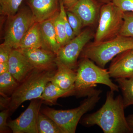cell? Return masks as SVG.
Returning a JSON list of instances; mask_svg holds the SVG:
<instances>
[{
    "label": "cell",
    "instance_id": "obj_3",
    "mask_svg": "<svg viewBox=\"0 0 133 133\" xmlns=\"http://www.w3.org/2000/svg\"><path fill=\"white\" fill-rule=\"evenodd\" d=\"M73 95L78 97L90 95L97 84L107 86L113 91H119L118 85L113 83L107 69L98 66L89 58H83L77 69Z\"/></svg>",
    "mask_w": 133,
    "mask_h": 133
},
{
    "label": "cell",
    "instance_id": "obj_18",
    "mask_svg": "<svg viewBox=\"0 0 133 133\" xmlns=\"http://www.w3.org/2000/svg\"><path fill=\"white\" fill-rule=\"evenodd\" d=\"M74 90H64L51 82L48 83L41 97L43 102L50 104H55L58 98L73 95Z\"/></svg>",
    "mask_w": 133,
    "mask_h": 133
},
{
    "label": "cell",
    "instance_id": "obj_14",
    "mask_svg": "<svg viewBox=\"0 0 133 133\" xmlns=\"http://www.w3.org/2000/svg\"><path fill=\"white\" fill-rule=\"evenodd\" d=\"M35 68L48 67L56 63V55L42 48L19 49Z\"/></svg>",
    "mask_w": 133,
    "mask_h": 133
},
{
    "label": "cell",
    "instance_id": "obj_26",
    "mask_svg": "<svg viewBox=\"0 0 133 133\" xmlns=\"http://www.w3.org/2000/svg\"><path fill=\"white\" fill-rule=\"evenodd\" d=\"M67 18L75 36L79 35L83 27V23L77 15L70 11H66Z\"/></svg>",
    "mask_w": 133,
    "mask_h": 133
},
{
    "label": "cell",
    "instance_id": "obj_28",
    "mask_svg": "<svg viewBox=\"0 0 133 133\" xmlns=\"http://www.w3.org/2000/svg\"><path fill=\"white\" fill-rule=\"evenodd\" d=\"M10 114L9 109L2 110L0 113V133H5L9 131L7 120Z\"/></svg>",
    "mask_w": 133,
    "mask_h": 133
},
{
    "label": "cell",
    "instance_id": "obj_12",
    "mask_svg": "<svg viewBox=\"0 0 133 133\" xmlns=\"http://www.w3.org/2000/svg\"><path fill=\"white\" fill-rule=\"evenodd\" d=\"M29 3L37 22L52 18L59 12L58 0H29Z\"/></svg>",
    "mask_w": 133,
    "mask_h": 133
},
{
    "label": "cell",
    "instance_id": "obj_20",
    "mask_svg": "<svg viewBox=\"0 0 133 133\" xmlns=\"http://www.w3.org/2000/svg\"><path fill=\"white\" fill-rule=\"evenodd\" d=\"M116 81L122 92L124 107L133 105V77L116 79Z\"/></svg>",
    "mask_w": 133,
    "mask_h": 133
},
{
    "label": "cell",
    "instance_id": "obj_19",
    "mask_svg": "<svg viewBox=\"0 0 133 133\" xmlns=\"http://www.w3.org/2000/svg\"><path fill=\"white\" fill-rule=\"evenodd\" d=\"M37 128L38 133H63L53 120L41 112L37 119Z\"/></svg>",
    "mask_w": 133,
    "mask_h": 133
},
{
    "label": "cell",
    "instance_id": "obj_32",
    "mask_svg": "<svg viewBox=\"0 0 133 133\" xmlns=\"http://www.w3.org/2000/svg\"><path fill=\"white\" fill-rule=\"evenodd\" d=\"M79 0H62L65 7L67 10L70 8L77 2Z\"/></svg>",
    "mask_w": 133,
    "mask_h": 133
},
{
    "label": "cell",
    "instance_id": "obj_13",
    "mask_svg": "<svg viewBox=\"0 0 133 133\" xmlns=\"http://www.w3.org/2000/svg\"><path fill=\"white\" fill-rule=\"evenodd\" d=\"M67 11L77 15L82 21L83 27L94 24L99 12L98 5L94 0H79Z\"/></svg>",
    "mask_w": 133,
    "mask_h": 133
},
{
    "label": "cell",
    "instance_id": "obj_21",
    "mask_svg": "<svg viewBox=\"0 0 133 133\" xmlns=\"http://www.w3.org/2000/svg\"><path fill=\"white\" fill-rule=\"evenodd\" d=\"M19 84L9 71L0 75L1 95L11 96Z\"/></svg>",
    "mask_w": 133,
    "mask_h": 133
},
{
    "label": "cell",
    "instance_id": "obj_9",
    "mask_svg": "<svg viewBox=\"0 0 133 133\" xmlns=\"http://www.w3.org/2000/svg\"><path fill=\"white\" fill-rule=\"evenodd\" d=\"M41 99L31 100L27 109L16 119L9 121V127L14 133H38L37 121L41 107Z\"/></svg>",
    "mask_w": 133,
    "mask_h": 133
},
{
    "label": "cell",
    "instance_id": "obj_24",
    "mask_svg": "<svg viewBox=\"0 0 133 133\" xmlns=\"http://www.w3.org/2000/svg\"><path fill=\"white\" fill-rule=\"evenodd\" d=\"M123 19L120 35L133 38V12H124Z\"/></svg>",
    "mask_w": 133,
    "mask_h": 133
},
{
    "label": "cell",
    "instance_id": "obj_23",
    "mask_svg": "<svg viewBox=\"0 0 133 133\" xmlns=\"http://www.w3.org/2000/svg\"><path fill=\"white\" fill-rule=\"evenodd\" d=\"M23 0H0L1 14L8 17L14 15L19 11Z\"/></svg>",
    "mask_w": 133,
    "mask_h": 133
},
{
    "label": "cell",
    "instance_id": "obj_5",
    "mask_svg": "<svg viewBox=\"0 0 133 133\" xmlns=\"http://www.w3.org/2000/svg\"><path fill=\"white\" fill-rule=\"evenodd\" d=\"M102 91L95 90L78 107L69 110L44 108L41 112L49 116L58 125L63 133H74L81 117L93 109L100 99Z\"/></svg>",
    "mask_w": 133,
    "mask_h": 133
},
{
    "label": "cell",
    "instance_id": "obj_1",
    "mask_svg": "<svg viewBox=\"0 0 133 133\" xmlns=\"http://www.w3.org/2000/svg\"><path fill=\"white\" fill-rule=\"evenodd\" d=\"M104 104L97 111L88 115L81 122L84 126L97 125L105 133H131L124 113L123 98H115L114 91L107 92Z\"/></svg>",
    "mask_w": 133,
    "mask_h": 133
},
{
    "label": "cell",
    "instance_id": "obj_22",
    "mask_svg": "<svg viewBox=\"0 0 133 133\" xmlns=\"http://www.w3.org/2000/svg\"><path fill=\"white\" fill-rule=\"evenodd\" d=\"M57 39L61 48L68 42L65 28L59 12L53 17Z\"/></svg>",
    "mask_w": 133,
    "mask_h": 133
},
{
    "label": "cell",
    "instance_id": "obj_27",
    "mask_svg": "<svg viewBox=\"0 0 133 133\" xmlns=\"http://www.w3.org/2000/svg\"><path fill=\"white\" fill-rule=\"evenodd\" d=\"M112 2L122 12H133V0H112Z\"/></svg>",
    "mask_w": 133,
    "mask_h": 133
},
{
    "label": "cell",
    "instance_id": "obj_8",
    "mask_svg": "<svg viewBox=\"0 0 133 133\" xmlns=\"http://www.w3.org/2000/svg\"><path fill=\"white\" fill-rule=\"evenodd\" d=\"M93 36L94 33L90 29H86L81 31L59 49L56 54V61L74 69L77 65L79 56Z\"/></svg>",
    "mask_w": 133,
    "mask_h": 133
},
{
    "label": "cell",
    "instance_id": "obj_10",
    "mask_svg": "<svg viewBox=\"0 0 133 133\" xmlns=\"http://www.w3.org/2000/svg\"><path fill=\"white\" fill-rule=\"evenodd\" d=\"M111 77L129 78L133 77V49L121 52L112 59L108 70Z\"/></svg>",
    "mask_w": 133,
    "mask_h": 133
},
{
    "label": "cell",
    "instance_id": "obj_6",
    "mask_svg": "<svg viewBox=\"0 0 133 133\" xmlns=\"http://www.w3.org/2000/svg\"><path fill=\"white\" fill-rule=\"evenodd\" d=\"M124 12L112 2L102 5L94 42L107 41L119 35L124 22Z\"/></svg>",
    "mask_w": 133,
    "mask_h": 133
},
{
    "label": "cell",
    "instance_id": "obj_31",
    "mask_svg": "<svg viewBox=\"0 0 133 133\" xmlns=\"http://www.w3.org/2000/svg\"><path fill=\"white\" fill-rule=\"evenodd\" d=\"M9 70L8 62L0 63V75L4 74Z\"/></svg>",
    "mask_w": 133,
    "mask_h": 133
},
{
    "label": "cell",
    "instance_id": "obj_17",
    "mask_svg": "<svg viewBox=\"0 0 133 133\" xmlns=\"http://www.w3.org/2000/svg\"><path fill=\"white\" fill-rule=\"evenodd\" d=\"M42 48L44 44L40 29L39 23H34L22 39L18 49Z\"/></svg>",
    "mask_w": 133,
    "mask_h": 133
},
{
    "label": "cell",
    "instance_id": "obj_29",
    "mask_svg": "<svg viewBox=\"0 0 133 133\" xmlns=\"http://www.w3.org/2000/svg\"><path fill=\"white\" fill-rule=\"evenodd\" d=\"M13 48L11 46L2 43L0 45V63L8 62Z\"/></svg>",
    "mask_w": 133,
    "mask_h": 133
},
{
    "label": "cell",
    "instance_id": "obj_15",
    "mask_svg": "<svg viewBox=\"0 0 133 133\" xmlns=\"http://www.w3.org/2000/svg\"><path fill=\"white\" fill-rule=\"evenodd\" d=\"M57 70L51 82L64 90H74L77 73L61 63L55 61Z\"/></svg>",
    "mask_w": 133,
    "mask_h": 133
},
{
    "label": "cell",
    "instance_id": "obj_4",
    "mask_svg": "<svg viewBox=\"0 0 133 133\" xmlns=\"http://www.w3.org/2000/svg\"><path fill=\"white\" fill-rule=\"evenodd\" d=\"M132 49L133 38L119 35L107 41L87 44L80 55L82 58H89L98 66L104 68L117 55Z\"/></svg>",
    "mask_w": 133,
    "mask_h": 133
},
{
    "label": "cell",
    "instance_id": "obj_2",
    "mask_svg": "<svg viewBox=\"0 0 133 133\" xmlns=\"http://www.w3.org/2000/svg\"><path fill=\"white\" fill-rule=\"evenodd\" d=\"M57 70L56 63L48 67L34 68L26 78L19 83L10 96V113L14 112L25 101L40 98Z\"/></svg>",
    "mask_w": 133,
    "mask_h": 133
},
{
    "label": "cell",
    "instance_id": "obj_7",
    "mask_svg": "<svg viewBox=\"0 0 133 133\" xmlns=\"http://www.w3.org/2000/svg\"><path fill=\"white\" fill-rule=\"evenodd\" d=\"M3 43L14 49H18L22 39L36 22L31 10L23 8L8 17Z\"/></svg>",
    "mask_w": 133,
    "mask_h": 133
},
{
    "label": "cell",
    "instance_id": "obj_25",
    "mask_svg": "<svg viewBox=\"0 0 133 133\" xmlns=\"http://www.w3.org/2000/svg\"><path fill=\"white\" fill-rule=\"evenodd\" d=\"M59 14L62 17L65 28L66 36H67V41L68 42L72 39L74 38L76 36L74 35V32L69 23V20L67 18L66 11L65 9V7L64 5L62 0H59Z\"/></svg>",
    "mask_w": 133,
    "mask_h": 133
},
{
    "label": "cell",
    "instance_id": "obj_11",
    "mask_svg": "<svg viewBox=\"0 0 133 133\" xmlns=\"http://www.w3.org/2000/svg\"><path fill=\"white\" fill-rule=\"evenodd\" d=\"M9 71L20 83L35 68L19 49H13L8 61Z\"/></svg>",
    "mask_w": 133,
    "mask_h": 133
},
{
    "label": "cell",
    "instance_id": "obj_16",
    "mask_svg": "<svg viewBox=\"0 0 133 133\" xmlns=\"http://www.w3.org/2000/svg\"><path fill=\"white\" fill-rule=\"evenodd\" d=\"M53 17L39 23V25L44 49L51 51L56 55L61 47L57 39Z\"/></svg>",
    "mask_w": 133,
    "mask_h": 133
},
{
    "label": "cell",
    "instance_id": "obj_30",
    "mask_svg": "<svg viewBox=\"0 0 133 133\" xmlns=\"http://www.w3.org/2000/svg\"><path fill=\"white\" fill-rule=\"evenodd\" d=\"M10 97L8 96L1 95L0 97V109L1 111L9 109L10 104Z\"/></svg>",
    "mask_w": 133,
    "mask_h": 133
},
{
    "label": "cell",
    "instance_id": "obj_34",
    "mask_svg": "<svg viewBox=\"0 0 133 133\" xmlns=\"http://www.w3.org/2000/svg\"><path fill=\"white\" fill-rule=\"evenodd\" d=\"M100 1L104 3H108L112 2V0H99Z\"/></svg>",
    "mask_w": 133,
    "mask_h": 133
},
{
    "label": "cell",
    "instance_id": "obj_33",
    "mask_svg": "<svg viewBox=\"0 0 133 133\" xmlns=\"http://www.w3.org/2000/svg\"><path fill=\"white\" fill-rule=\"evenodd\" d=\"M127 119L131 133H133V114L129 115L127 117Z\"/></svg>",
    "mask_w": 133,
    "mask_h": 133
}]
</instances>
